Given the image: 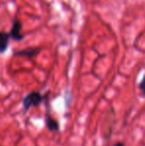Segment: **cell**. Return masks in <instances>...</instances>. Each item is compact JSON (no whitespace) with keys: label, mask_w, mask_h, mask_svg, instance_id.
Masks as SVG:
<instances>
[{"label":"cell","mask_w":145,"mask_h":146,"mask_svg":"<svg viewBox=\"0 0 145 146\" xmlns=\"http://www.w3.org/2000/svg\"><path fill=\"white\" fill-rule=\"evenodd\" d=\"M43 96L39 92H32L23 98L24 110L27 111L32 106H38L43 102Z\"/></svg>","instance_id":"6da1fadb"},{"label":"cell","mask_w":145,"mask_h":146,"mask_svg":"<svg viewBox=\"0 0 145 146\" xmlns=\"http://www.w3.org/2000/svg\"><path fill=\"white\" fill-rule=\"evenodd\" d=\"M10 36L15 40H21L23 38L21 34V23L19 21H14L11 32H10Z\"/></svg>","instance_id":"7a4b0ae2"},{"label":"cell","mask_w":145,"mask_h":146,"mask_svg":"<svg viewBox=\"0 0 145 146\" xmlns=\"http://www.w3.org/2000/svg\"><path fill=\"white\" fill-rule=\"evenodd\" d=\"M46 125L50 131H58L59 128H60L59 122L54 117L51 116L49 112H47V115H46Z\"/></svg>","instance_id":"3957f363"},{"label":"cell","mask_w":145,"mask_h":146,"mask_svg":"<svg viewBox=\"0 0 145 146\" xmlns=\"http://www.w3.org/2000/svg\"><path fill=\"white\" fill-rule=\"evenodd\" d=\"M10 34L5 32H0V53H3L7 50L8 44H9Z\"/></svg>","instance_id":"277c9868"},{"label":"cell","mask_w":145,"mask_h":146,"mask_svg":"<svg viewBox=\"0 0 145 146\" xmlns=\"http://www.w3.org/2000/svg\"><path fill=\"white\" fill-rule=\"evenodd\" d=\"M39 49L37 48H30L27 49V50H23V51H20V52H17L15 55L17 56H27V57H34L36 56L37 54L39 53Z\"/></svg>","instance_id":"5b68a950"},{"label":"cell","mask_w":145,"mask_h":146,"mask_svg":"<svg viewBox=\"0 0 145 146\" xmlns=\"http://www.w3.org/2000/svg\"><path fill=\"white\" fill-rule=\"evenodd\" d=\"M139 90H140V92H141V94H143V96H145V76L139 84Z\"/></svg>","instance_id":"8992f818"},{"label":"cell","mask_w":145,"mask_h":146,"mask_svg":"<svg viewBox=\"0 0 145 146\" xmlns=\"http://www.w3.org/2000/svg\"><path fill=\"white\" fill-rule=\"evenodd\" d=\"M113 146H125V144H124L123 142H116V143H114Z\"/></svg>","instance_id":"52a82bcc"}]
</instances>
